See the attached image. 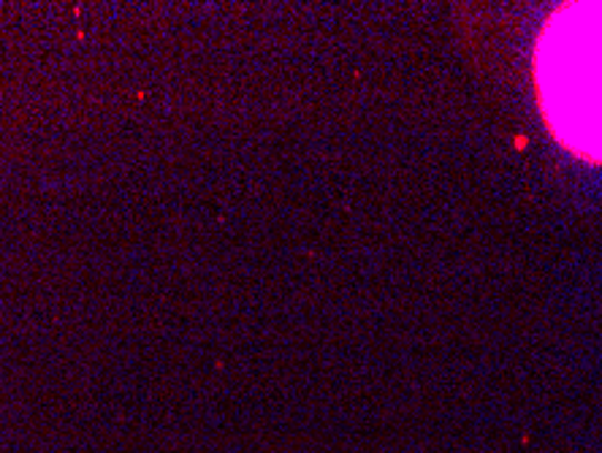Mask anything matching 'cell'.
<instances>
[{
    "mask_svg": "<svg viewBox=\"0 0 602 453\" xmlns=\"http://www.w3.org/2000/svg\"><path fill=\"white\" fill-rule=\"evenodd\" d=\"M534 84L559 142L602 161V3H568L549 17L534 52Z\"/></svg>",
    "mask_w": 602,
    "mask_h": 453,
    "instance_id": "obj_1",
    "label": "cell"
}]
</instances>
